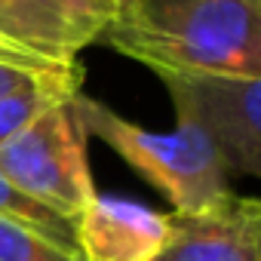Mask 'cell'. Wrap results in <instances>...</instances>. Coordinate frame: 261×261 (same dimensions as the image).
I'll use <instances>...</instances> for the list:
<instances>
[{"label":"cell","mask_w":261,"mask_h":261,"mask_svg":"<svg viewBox=\"0 0 261 261\" xmlns=\"http://www.w3.org/2000/svg\"><path fill=\"white\" fill-rule=\"evenodd\" d=\"M101 43L154 74L261 77V0H120Z\"/></svg>","instance_id":"cell-1"},{"label":"cell","mask_w":261,"mask_h":261,"mask_svg":"<svg viewBox=\"0 0 261 261\" xmlns=\"http://www.w3.org/2000/svg\"><path fill=\"white\" fill-rule=\"evenodd\" d=\"M86 136L101 139L114 154H120L148 185H154L172 206V212L194 215L224 206L230 191V175L212 145V139L197 123L175 120V129H148L120 117L98 98L83 92L71 101Z\"/></svg>","instance_id":"cell-2"},{"label":"cell","mask_w":261,"mask_h":261,"mask_svg":"<svg viewBox=\"0 0 261 261\" xmlns=\"http://www.w3.org/2000/svg\"><path fill=\"white\" fill-rule=\"evenodd\" d=\"M0 175L68 221L86 209L95 185L86 160V129L71 101L46 111L0 145Z\"/></svg>","instance_id":"cell-3"},{"label":"cell","mask_w":261,"mask_h":261,"mask_svg":"<svg viewBox=\"0 0 261 261\" xmlns=\"http://www.w3.org/2000/svg\"><path fill=\"white\" fill-rule=\"evenodd\" d=\"M157 77L172 98L175 120L197 123L212 139L227 175L261 181V77Z\"/></svg>","instance_id":"cell-4"},{"label":"cell","mask_w":261,"mask_h":261,"mask_svg":"<svg viewBox=\"0 0 261 261\" xmlns=\"http://www.w3.org/2000/svg\"><path fill=\"white\" fill-rule=\"evenodd\" d=\"M117 0H0V40L53 62H77L98 43Z\"/></svg>","instance_id":"cell-5"},{"label":"cell","mask_w":261,"mask_h":261,"mask_svg":"<svg viewBox=\"0 0 261 261\" xmlns=\"http://www.w3.org/2000/svg\"><path fill=\"white\" fill-rule=\"evenodd\" d=\"M172 237V212L123 197H92L74 218L83 261H154Z\"/></svg>","instance_id":"cell-6"},{"label":"cell","mask_w":261,"mask_h":261,"mask_svg":"<svg viewBox=\"0 0 261 261\" xmlns=\"http://www.w3.org/2000/svg\"><path fill=\"white\" fill-rule=\"evenodd\" d=\"M261 197H230L209 212H172V237L154 261H258Z\"/></svg>","instance_id":"cell-7"},{"label":"cell","mask_w":261,"mask_h":261,"mask_svg":"<svg viewBox=\"0 0 261 261\" xmlns=\"http://www.w3.org/2000/svg\"><path fill=\"white\" fill-rule=\"evenodd\" d=\"M80 86H83V68L77 62H71V65H59V68L40 74L37 80H31L28 86L4 95L0 98V145L19 136L22 129H28L46 111L74 101Z\"/></svg>","instance_id":"cell-8"},{"label":"cell","mask_w":261,"mask_h":261,"mask_svg":"<svg viewBox=\"0 0 261 261\" xmlns=\"http://www.w3.org/2000/svg\"><path fill=\"white\" fill-rule=\"evenodd\" d=\"M0 218H10L40 237H46L49 243L74 252H77V240H74V221H68L65 215H59L56 209L37 203L34 197H28L25 191H19L7 175H0Z\"/></svg>","instance_id":"cell-9"},{"label":"cell","mask_w":261,"mask_h":261,"mask_svg":"<svg viewBox=\"0 0 261 261\" xmlns=\"http://www.w3.org/2000/svg\"><path fill=\"white\" fill-rule=\"evenodd\" d=\"M0 261H83V258L10 218H0Z\"/></svg>","instance_id":"cell-10"},{"label":"cell","mask_w":261,"mask_h":261,"mask_svg":"<svg viewBox=\"0 0 261 261\" xmlns=\"http://www.w3.org/2000/svg\"><path fill=\"white\" fill-rule=\"evenodd\" d=\"M59 65H71V62H53V59L28 56V53H0V98L28 86L31 80H37L40 74Z\"/></svg>","instance_id":"cell-11"},{"label":"cell","mask_w":261,"mask_h":261,"mask_svg":"<svg viewBox=\"0 0 261 261\" xmlns=\"http://www.w3.org/2000/svg\"><path fill=\"white\" fill-rule=\"evenodd\" d=\"M258 261H261V209H258Z\"/></svg>","instance_id":"cell-12"},{"label":"cell","mask_w":261,"mask_h":261,"mask_svg":"<svg viewBox=\"0 0 261 261\" xmlns=\"http://www.w3.org/2000/svg\"><path fill=\"white\" fill-rule=\"evenodd\" d=\"M0 53H19V49H7V46H0ZM31 56V53H28Z\"/></svg>","instance_id":"cell-13"},{"label":"cell","mask_w":261,"mask_h":261,"mask_svg":"<svg viewBox=\"0 0 261 261\" xmlns=\"http://www.w3.org/2000/svg\"><path fill=\"white\" fill-rule=\"evenodd\" d=\"M0 46H7V49H16V46H10V43H4V40H0ZM22 53V49H19Z\"/></svg>","instance_id":"cell-14"},{"label":"cell","mask_w":261,"mask_h":261,"mask_svg":"<svg viewBox=\"0 0 261 261\" xmlns=\"http://www.w3.org/2000/svg\"><path fill=\"white\" fill-rule=\"evenodd\" d=\"M117 4H120V0H117Z\"/></svg>","instance_id":"cell-15"}]
</instances>
